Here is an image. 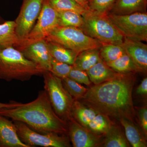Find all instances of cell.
<instances>
[{
	"label": "cell",
	"instance_id": "obj_1",
	"mask_svg": "<svg viewBox=\"0 0 147 147\" xmlns=\"http://www.w3.org/2000/svg\"><path fill=\"white\" fill-rule=\"evenodd\" d=\"M127 74L119 73L109 81L91 87L81 100L108 117L132 120L134 115L132 99L134 80Z\"/></svg>",
	"mask_w": 147,
	"mask_h": 147
},
{
	"label": "cell",
	"instance_id": "obj_2",
	"mask_svg": "<svg viewBox=\"0 0 147 147\" xmlns=\"http://www.w3.org/2000/svg\"><path fill=\"white\" fill-rule=\"evenodd\" d=\"M0 115L24 123L40 133L65 134L68 132L67 122L55 113L45 90L40 91L32 102H18L12 108L0 109Z\"/></svg>",
	"mask_w": 147,
	"mask_h": 147
},
{
	"label": "cell",
	"instance_id": "obj_3",
	"mask_svg": "<svg viewBox=\"0 0 147 147\" xmlns=\"http://www.w3.org/2000/svg\"><path fill=\"white\" fill-rule=\"evenodd\" d=\"M46 71L27 59L20 50L10 47L0 50V79L25 82Z\"/></svg>",
	"mask_w": 147,
	"mask_h": 147
},
{
	"label": "cell",
	"instance_id": "obj_4",
	"mask_svg": "<svg viewBox=\"0 0 147 147\" xmlns=\"http://www.w3.org/2000/svg\"><path fill=\"white\" fill-rule=\"evenodd\" d=\"M84 24L80 29L89 36L102 44L121 45L124 37L108 18L107 14L88 11L83 15Z\"/></svg>",
	"mask_w": 147,
	"mask_h": 147
},
{
	"label": "cell",
	"instance_id": "obj_5",
	"mask_svg": "<svg viewBox=\"0 0 147 147\" xmlns=\"http://www.w3.org/2000/svg\"><path fill=\"white\" fill-rule=\"evenodd\" d=\"M44 89L54 111L63 120L67 121L71 117L74 99L64 88L62 79L46 71L42 74Z\"/></svg>",
	"mask_w": 147,
	"mask_h": 147
},
{
	"label": "cell",
	"instance_id": "obj_6",
	"mask_svg": "<svg viewBox=\"0 0 147 147\" xmlns=\"http://www.w3.org/2000/svg\"><path fill=\"white\" fill-rule=\"evenodd\" d=\"M46 40L56 42L79 54L84 50L100 49L102 44L87 35L80 28L58 26L49 35Z\"/></svg>",
	"mask_w": 147,
	"mask_h": 147
},
{
	"label": "cell",
	"instance_id": "obj_7",
	"mask_svg": "<svg viewBox=\"0 0 147 147\" xmlns=\"http://www.w3.org/2000/svg\"><path fill=\"white\" fill-rule=\"evenodd\" d=\"M107 15L124 38L147 41L146 11H139L124 15L108 13Z\"/></svg>",
	"mask_w": 147,
	"mask_h": 147
},
{
	"label": "cell",
	"instance_id": "obj_8",
	"mask_svg": "<svg viewBox=\"0 0 147 147\" xmlns=\"http://www.w3.org/2000/svg\"><path fill=\"white\" fill-rule=\"evenodd\" d=\"M13 121L19 138L30 147L70 146L68 138L64 134L60 136L59 134L56 133H40L32 129L24 123L18 121Z\"/></svg>",
	"mask_w": 147,
	"mask_h": 147
},
{
	"label": "cell",
	"instance_id": "obj_9",
	"mask_svg": "<svg viewBox=\"0 0 147 147\" xmlns=\"http://www.w3.org/2000/svg\"><path fill=\"white\" fill-rule=\"evenodd\" d=\"M58 26V11L53 8L48 0H44L36 24L26 38L20 42L15 48L37 40L46 39L51 32Z\"/></svg>",
	"mask_w": 147,
	"mask_h": 147
},
{
	"label": "cell",
	"instance_id": "obj_10",
	"mask_svg": "<svg viewBox=\"0 0 147 147\" xmlns=\"http://www.w3.org/2000/svg\"><path fill=\"white\" fill-rule=\"evenodd\" d=\"M43 1L24 0L20 13L15 21V32L19 43L26 38L34 26L41 11Z\"/></svg>",
	"mask_w": 147,
	"mask_h": 147
},
{
	"label": "cell",
	"instance_id": "obj_11",
	"mask_svg": "<svg viewBox=\"0 0 147 147\" xmlns=\"http://www.w3.org/2000/svg\"><path fill=\"white\" fill-rule=\"evenodd\" d=\"M24 56L45 71H51V59L46 39L40 40L17 47Z\"/></svg>",
	"mask_w": 147,
	"mask_h": 147
},
{
	"label": "cell",
	"instance_id": "obj_12",
	"mask_svg": "<svg viewBox=\"0 0 147 147\" xmlns=\"http://www.w3.org/2000/svg\"><path fill=\"white\" fill-rule=\"evenodd\" d=\"M68 132L74 147H94L99 143L98 138L76 121L73 117L67 121Z\"/></svg>",
	"mask_w": 147,
	"mask_h": 147
},
{
	"label": "cell",
	"instance_id": "obj_13",
	"mask_svg": "<svg viewBox=\"0 0 147 147\" xmlns=\"http://www.w3.org/2000/svg\"><path fill=\"white\" fill-rule=\"evenodd\" d=\"M139 71L147 69V45L142 41L124 38L121 45Z\"/></svg>",
	"mask_w": 147,
	"mask_h": 147
},
{
	"label": "cell",
	"instance_id": "obj_14",
	"mask_svg": "<svg viewBox=\"0 0 147 147\" xmlns=\"http://www.w3.org/2000/svg\"><path fill=\"white\" fill-rule=\"evenodd\" d=\"M0 147H30L21 141L13 121L0 115Z\"/></svg>",
	"mask_w": 147,
	"mask_h": 147
},
{
	"label": "cell",
	"instance_id": "obj_15",
	"mask_svg": "<svg viewBox=\"0 0 147 147\" xmlns=\"http://www.w3.org/2000/svg\"><path fill=\"white\" fill-rule=\"evenodd\" d=\"M86 72L91 82L94 85L109 81L119 74L110 68L102 59Z\"/></svg>",
	"mask_w": 147,
	"mask_h": 147
},
{
	"label": "cell",
	"instance_id": "obj_16",
	"mask_svg": "<svg viewBox=\"0 0 147 147\" xmlns=\"http://www.w3.org/2000/svg\"><path fill=\"white\" fill-rule=\"evenodd\" d=\"M146 4L147 0H116L110 11V13L124 15L146 11Z\"/></svg>",
	"mask_w": 147,
	"mask_h": 147
},
{
	"label": "cell",
	"instance_id": "obj_17",
	"mask_svg": "<svg viewBox=\"0 0 147 147\" xmlns=\"http://www.w3.org/2000/svg\"><path fill=\"white\" fill-rule=\"evenodd\" d=\"M90 106L79 100L74 101L71 109V116L80 124L85 127L99 113Z\"/></svg>",
	"mask_w": 147,
	"mask_h": 147
},
{
	"label": "cell",
	"instance_id": "obj_18",
	"mask_svg": "<svg viewBox=\"0 0 147 147\" xmlns=\"http://www.w3.org/2000/svg\"><path fill=\"white\" fill-rule=\"evenodd\" d=\"M15 21H7L0 24V50L10 47H15L19 44L15 32Z\"/></svg>",
	"mask_w": 147,
	"mask_h": 147
},
{
	"label": "cell",
	"instance_id": "obj_19",
	"mask_svg": "<svg viewBox=\"0 0 147 147\" xmlns=\"http://www.w3.org/2000/svg\"><path fill=\"white\" fill-rule=\"evenodd\" d=\"M119 121L124 128L127 139L132 147H147L144 137L132 120L128 118L122 117Z\"/></svg>",
	"mask_w": 147,
	"mask_h": 147
},
{
	"label": "cell",
	"instance_id": "obj_20",
	"mask_svg": "<svg viewBox=\"0 0 147 147\" xmlns=\"http://www.w3.org/2000/svg\"><path fill=\"white\" fill-rule=\"evenodd\" d=\"M101 59L99 49H89L78 54L73 66L87 71Z\"/></svg>",
	"mask_w": 147,
	"mask_h": 147
},
{
	"label": "cell",
	"instance_id": "obj_21",
	"mask_svg": "<svg viewBox=\"0 0 147 147\" xmlns=\"http://www.w3.org/2000/svg\"><path fill=\"white\" fill-rule=\"evenodd\" d=\"M47 41L50 54L53 58L62 62L73 65L78 53L56 42Z\"/></svg>",
	"mask_w": 147,
	"mask_h": 147
},
{
	"label": "cell",
	"instance_id": "obj_22",
	"mask_svg": "<svg viewBox=\"0 0 147 147\" xmlns=\"http://www.w3.org/2000/svg\"><path fill=\"white\" fill-rule=\"evenodd\" d=\"M102 147H127L129 146L127 140L123 134L120 128L113 124L105 134Z\"/></svg>",
	"mask_w": 147,
	"mask_h": 147
},
{
	"label": "cell",
	"instance_id": "obj_23",
	"mask_svg": "<svg viewBox=\"0 0 147 147\" xmlns=\"http://www.w3.org/2000/svg\"><path fill=\"white\" fill-rule=\"evenodd\" d=\"M106 64L118 73L126 74L139 71L132 59L126 53L116 60Z\"/></svg>",
	"mask_w": 147,
	"mask_h": 147
},
{
	"label": "cell",
	"instance_id": "obj_24",
	"mask_svg": "<svg viewBox=\"0 0 147 147\" xmlns=\"http://www.w3.org/2000/svg\"><path fill=\"white\" fill-rule=\"evenodd\" d=\"M113 124L108 116L99 113L85 128L96 135L105 134Z\"/></svg>",
	"mask_w": 147,
	"mask_h": 147
},
{
	"label": "cell",
	"instance_id": "obj_25",
	"mask_svg": "<svg viewBox=\"0 0 147 147\" xmlns=\"http://www.w3.org/2000/svg\"><path fill=\"white\" fill-rule=\"evenodd\" d=\"M59 26L81 28L84 24V18L80 13L72 10L58 11Z\"/></svg>",
	"mask_w": 147,
	"mask_h": 147
},
{
	"label": "cell",
	"instance_id": "obj_26",
	"mask_svg": "<svg viewBox=\"0 0 147 147\" xmlns=\"http://www.w3.org/2000/svg\"><path fill=\"white\" fill-rule=\"evenodd\" d=\"M99 52L100 57L106 63L114 61L126 53L121 45L114 44H102Z\"/></svg>",
	"mask_w": 147,
	"mask_h": 147
},
{
	"label": "cell",
	"instance_id": "obj_27",
	"mask_svg": "<svg viewBox=\"0 0 147 147\" xmlns=\"http://www.w3.org/2000/svg\"><path fill=\"white\" fill-rule=\"evenodd\" d=\"M61 79L64 88L74 100H81L88 90V89L81 84L68 77Z\"/></svg>",
	"mask_w": 147,
	"mask_h": 147
},
{
	"label": "cell",
	"instance_id": "obj_28",
	"mask_svg": "<svg viewBox=\"0 0 147 147\" xmlns=\"http://www.w3.org/2000/svg\"><path fill=\"white\" fill-rule=\"evenodd\" d=\"M50 3L57 11L72 10L83 16L88 11L73 0H48Z\"/></svg>",
	"mask_w": 147,
	"mask_h": 147
},
{
	"label": "cell",
	"instance_id": "obj_29",
	"mask_svg": "<svg viewBox=\"0 0 147 147\" xmlns=\"http://www.w3.org/2000/svg\"><path fill=\"white\" fill-rule=\"evenodd\" d=\"M116 0H87L90 10L98 14H108Z\"/></svg>",
	"mask_w": 147,
	"mask_h": 147
},
{
	"label": "cell",
	"instance_id": "obj_30",
	"mask_svg": "<svg viewBox=\"0 0 147 147\" xmlns=\"http://www.w3.org/2000/svg\"><path fill=\"white\" fill-rule=\"evenodd\" d=\"M51 72L58 77L63 79L68 77L69 74L73 68V65L62 62L52 57L51 61Z\"/></svg>",
	"mask_w": 147,
	"mask_h": 147
},
{
	"label": "cell",
	"instance_id": "obj_31",
	"mask_svg": "<svg viewBox=\"0 0 147 147\" xmlns=\"http://www.w3.org/2000/svg\"><path fill=\"white\" fill-rule=\"evenodd\" d=\"M68 77L79 84H84L86 86H90L92 83L86 71L75 68L74 67Z\"/></svg>",
	"mask_w": 147,
	"mask_h": 147
},
{
	"label": "cell",
	"instance_id": "obj_32",
	"mask_svg": "<svg viewBox=\"0 0 147 147\" xmlns=\"http://www.w3.org/2000/svg\"><path fill=\"white\" fill-rule=\"evenodd\" d=\"M140 124L145 136L147 134V110L146 108H141L138 110Z\"/></svg>",
	"mask_w": 147,
	"mask_h": 147
},
{
	"label": "cell",
	"instance_id": "obj_33",
	"mask_svg": "<svg viewBox=\"0 0 147 147\" xmlns=\"http://www.w3.org/2000/svg\"><path fill=\"white\" fill-rule=\"evenodd\" d=\"M137 93L139 95H146L147 94V78H145L137 88Z\"/></svg>",
	"mask_w": 147,
	"mask_h": 147
},
{
	"label": "cell",
	"instance_id": "obj_34",
	"mask_svg": "<svg viewBox=\"0 0 147 147\" xmlns=\"http://www.w3.org/2000/svg\"><path fill=\"white\" fill-rule=\"evenodd\" d=\"M18 102L11 100L9 103H3L0 102V109L3 108H10L14 107L17 104Z\"/></svg>",
	"mask_w": 147,
	"mask_h": 147
},
{
	"label": "cell",
	"instance_id": "obj_35",
	"mask_svg": "<svg viewBox=\"0 0 147 147\" xmlns=\"http://www.w3.org/2000/svg\"><path fill=\"white\" fill-rule=\"evenodd\" d=\"M87 10H90L87 0H73Z\"/></svg>",
	"mask_w": 147,
	"mask_h": 147
},
{
	"label": "cell",
	"instance_id": "obj_36",
	"mask_svg": "<svg viewBox=\"0 0 147 147\" xmlns=\"http://www.w3.org/2000/svg\"><path fill=\"white\" fill-rule=\"evenodd\" d=\"M3 19L2 18H1V17H0V24H2V23H3Z\"/></svg>",
	"mask_w": 147,
	"mask_h": 147
}]
</instances>
